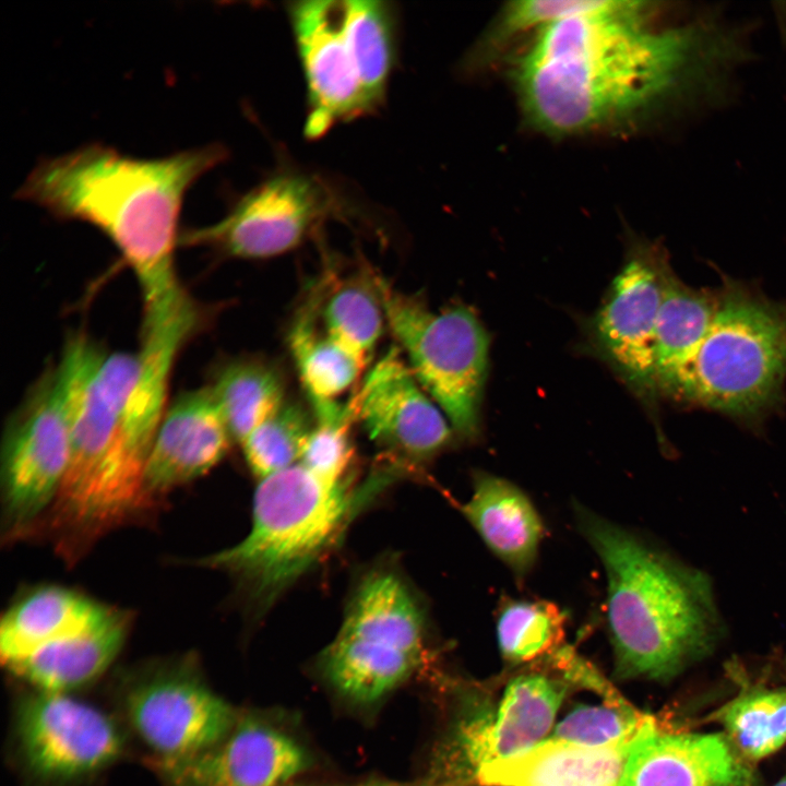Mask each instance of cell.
I'll return each instance as SVG.
<instances>
[{
	"label": "cell",
	"mask_w": 786,
	"mask_h": 786,
	"mask_svg": "<svg viewBox=\"0 0 786 786\" xmlns=\"http://www.w3.org/2000/svg\"><path fill=\"white\" fill-rule=\"evenodd\" d=\"M642 1H608L535 33L513 71L526 117L551 134L594 130L660 105L717 99L747 57L715 15L653 26Z\"/></svg>",
	"instance_id": "1"
},
{
	"label": "cell",
	"mask_w": 786,
	"mask_h": 786,
	"mask_svg": "<svg viewBox=\"0 0 786 786\" xmlns=\"http://www.w3.org/2000/svg\"><path fill=\"white\" fill-rule=\"evenodd\" d=\"M226 157L227 150L219 143L158 158H136L92 143L43 159L15 196L58 218L98 228L118 248L139 282L143 320L163 319L194 302L181 285L175 263L186 193Z\"/></svg>",
	"instance_id": "2"
},
{
	"label": "cell",
	"mask_w": 786,
	"mask_h": 786,
	"mask_svg": "<svg viewBox=\"0 0 786 786\" xmlns=\"http://www.w3.org/2000/svg\"><path fill=\"white\" fill-rule=\"evenodd\" d=\"M581 532L607 574V622L618 678L667 680L722 632L710 579L586 509Z\"/></svg>",
	"instance_id": "3"
},
{
	"label": "cell",
	"mask_w": 786,
	"mask_h": 786,
	"mask_svg": "<svg viewBox=\"0 0 786 786\" xmlns=\"http://www.w3.org/2000/svg\"><path fill=\"white\" fill-rule=\"evenodd\" d=\"M57 370L69 426V461L51 505L57 526L96 538L121 524L148 497L147 453L126 415L132 353L108 352L84 333L72 335Z\"/></svg>",
	"instance_id": "4"
},
{
	"label": "cell",
	"mask_w": 786,
	"mask_h": 786,
	"mask_svg": "<svg viewBox=\"0 0 786 786\" xmlns=\"http://www.w3.org/2000/svg\"><path fill=\"white\" fill-rule=\"evenodd\" d=\"M720 274L716 310L679 403L758 429L786 401V300Z\"/></svg>",
	"instance_id": "5"
},
{
	"label": "cell",
	"mask_w": 786,
	"mask_h": 786,
	"mask_svg": "<svg viewBox=\"0 0 786 786\" xmlns=\"http://www.w3.org/2000/svg\"><path fill=\"white\" fill-rule=\"evenodd\" d=\"M358 500L345 480L298 463L260 479L248 534L199 564L236 576L251 600L267 608L330 549Z\"/></svg>",
	"instance_id": "6"
},
{
	"label": "cell",
	"mask_w": 786,
	"mask_h": 786,
	"mask_svg": "<svg viewBox=\"0 0 786 786\" xmlns=\"http://www.w3.org/2000/svg\"><path fill=\"white\" fill-rule=\"evenodd\" d=\"M377 285L386 325L415 378L461 438H476L489 353L477 315L465 306L434 312L379 275Z\"/></svg>",
	"instance_id": "7"
},
{
	"label": "cell",
	"mask_w": 786,
	"mask_h": 786,
	"mask_svg": "<svg viewBox=\"0 0 786 786\" xmlns=\"http://www.w3.org/2000/svg\"><path fill=\"white\" fill-rule=\"evenodd\" d=\"M332 192L313 175L279 171L243 194L218 222L187 229L179 245L260 260L300 246L334 212Z\"/></svg>",
	"instance_id": "8"
},
{
	"label": "cell",
	"mask_w": 786,
	"mask_h": 786,
	"mask_svg": "<svg viewBox=\"0 0 786 786\" xmlns=\"http://www.w3.org/2000/svg\"><path fill=\"white\" fill-rule=\"evenodd\" d=\"M346 9V0L287 5L306 82L305 134L310 140L320 139L337 123L377 110L366 87L364 61Z\"/></svg>",
	"instance_id": "9"
},
{
	"label": "cell",
	"mask_w": 786,
	"mask_h": 786,
	"mask_svg": "<svg viewBox=\"0 0 786 786\" xmlns=\"http://www.w3.org/2000/svg\"><path fill=\"white\" fill-rule=\"evenodd\" d=\"M69 426L57 367L37 380L11 417L2 448V491L11 524L52 505L69 461Z\"/></svg>",
	"instance_id": "10"
},
{
	"label": "cell",
	"mask_w": 786,
	"mask_h": 786,
	"mask_svg": "<svg viewBox=\"0 0 786 786\" xmlns=\"http://www.w3.org/2000/svg\"><path fill=\"white\" fill-rule=\"evenodd\" d=\"M19 748L28 771L48 782H72L114 763L123 750L115 722L68 693L36 691L17 707Z\"/></svg>",
	"instance_id": "11"
},
{
	"label": "cell",
	"mask_w": 786,
	"mask_h": 786,
	"mask_svg": "<svg viewBox=\"0 0 786 786\" xmlns=\"http://www.w3.org/2000/svg\"><path fill=\"white\" fill-rule=\"evenodd\" d=\"M671 270L660 247L639 245L614 279L593 322L594 338L604 356L651 408L658 396L656 323Z\"/></svg>",
	"instance_id": "12"
},
{
	"label": "cell",
	"mask_w": 786,
	"mask_h": 786,
	"mask_svg": "<svg viewBox=\"0 0 786 786\" xmlns=\"http://www.w3.org/2000/svg\"><path fill=\"white\" fill-rule=\"evenodd\" d=\"M124 710L157 761L207 751L224 740L238 720L228 702L184 667L160 670L131 686Z\"/></svg>",
	"instance_id": "13"
},
{
	"label": "cell",
	"mask_w": 786,
	"mask_h": 786,
	"mask_svg": "<svg viewBox=\"0 0 786 786\" xmlns=\"http://www.w3.org/2000/svg\"><path fill=\"white\" fill-rule=\"evenodd\" d=\"M397 346L377 360L350 398L355 420L395 457L426 461L446 445L451 425Z\"/></svg>",
	"instance_id": "14"
},
{
	"label": "cell",
	"mask_w": 786,
	"mask_h": 786,
	"mask_svg": "<svg viewBox=\"0 0 786 786\" xmlns=\"http://www.w3.org/2000/svg\"><path fill=\"white\" fill-rule=\"evenodd\" d=\"M308 766L305 750L253 718H238L227 737L196 755L154 760L167 786H284Z\"/></svg>",
	"instance_id": "15"
},
{
	"label": "cell",
	"mask_w": 786,
	"mask_h": 786,
	"mask_svg": "<svg viewBox=\"0 0 786 786\" xmlns=\"http://www.w3.org/2000/svg\"><path fill=\"white\" fill-rule=\"evenodd\" d=\"M755 775L726 735L662 730L655 718L635 739L621 786H753Z\"/></svg>",
	"instance_id": "16"
},
{
	"label": "cell",
	"mask_w": 786,
	"mask_h": 786,
	"mask_svg": "<svg viewBox=\"0 0 786 786\" xmlns=\"http://www.w3.org/2000/svg\"><path fill=\"white\" fill-rule=\"evenodd\" d=\"M234 441L209 388L180 393L166 408L144 471L152 498L194 480L219 463Z\"/></svg>",
	"instance_id": "17"
},
{
	"label": "cell",
	"mask_w": 786,
	"mask_h": 786,
	"mask_svg": "<svg viewBox=\"0 0 786 786\" xmlns=\"http://www.w3.org/2000/svg\"><path fill=\"white\" fill-rule=\"evenodd\" d=\"M563 681L541 674L517 676L507 686L495 715L464 724L458 743L474 771L545 740L568 690Z\"/></svg>",
	"instance_id": "18"
},
{
	"label": "cell",
	"mask_w": 786,
	"mask_h": 786,
	"mask_svg": "<svg viewBox=\"0 0 786 786\" xmlns=\"http://www.w3.org/2000/svg\"><path fill=\"white\" fill-rule=\"evenodd\" d=\"M639 734L605 746L550 737L523 752L480 764L474 777L483 786H621Z\"/></svg>",
	"instance_id": "19"
},
{
	"label": "cell",
	"mask_w": 786,
	"mask_h": 786,
	"mask_svg": "<svg viewBox=\"0 0 786 786\" xmlns=\"http://www.w3.org/2000/svg\"><path fill=\"white\" fill-rule=\"evenodd\" d=\"M128 619L116 611L107 621L49 642L7 666L36 691L68 693L93 681L122 647Z\"/></svg>",
	"instance_id": "20"
},
{
	"label": "cell",
	"mask_w": 786,
	"mask_h": 786,
	"mask_svg": "<svg viewBox=\"0 0 786 786\" xmlns=\"http://www.w3.org/2000/svg\"><path fill=\"white\" fill-rule=\"evenodd\" d=\"M462 507L487 546L523 577L536 559L543 536L541 521L528 498L508 480L477 473L473 495Z\"/></svg>",
	"instance_id": "21"
},
{
	"label": "cell",
	"mask_w": 786,
	"mask_h": 786,
	"mask_svg": "<svg viewBox=\"0 0 786 786\" xmlns=\"http://www.w3.org/2000/svg\"><path fill=\"white\" fill-rule=\"evenodd\" d=\"M116 611L64 587H39L2 617L1 658L8 665L44 644L96 627Z\"/></svg>",
	"instance_id": "22"
},
{
	"label": "cell",
	"mask_w": 786,
	"mask_h": 786,
	"mask_svg": "<svg viewBox=\"0 0 786 786\" xmlns=\"http://www.w3.org/2000/svg\"><path fill=\"white\" fill-rule=\"evenodd\" d=\"M717 306V289L694 288L671 270L667 276L655 333L658 395L680 401L686 374Z\"/></svg>",
	"instance_id": "23"
},
{
	"label": "cell",
	"mask_w": 786,
	"mask_h": 786,
	"mask_svg": "<svg viewBox=\"0 0 786 786\" xmlns=\"http://www.w3.org/2000/svg\"><path fill=\"white\" fill-rule=\"evenodd\" d=\"M338 634L392 646L422 658L425 620L402 579L374 572L358 586Z\"/></svg>",
	"instance_id": "24"
},
{
	"label": "cell",
	"mask_w": 786,
	"mask_h": 786,
	"mask_svg": "<svg viewBox=\"0 0 786 786\" xmlns=\"http://www.w3.org/2000/svg\"><path fill=\"white\" fill-rule=\"evenodd\" d=\"M288 347L310 402L337 401L368 364L324 331L313 289L291 323Z\"/></svg>",
	"instance_id": "25"
},
{
	"label": "cell",
	"mask_w": 786,
	"mask_h": 786,
	"mask_svg": "<svg viewBox=\"0 0 786 786\" xmlns=\"http://www.w3.org/2000/svg\"><path fill=\"white\" fill-rule=\"evenodd\" d=\"M313 288L324 331L368 362L386 324L377 274L367 270L340 282L326 276Z\"/></svg>",
	"instance_id": "26"
},
{
	"label": "cell",
	"mask_w": 786,
	"mask_h": 786,
	"mask_svg": "<svg viewBox=\"0 0 786 786\" xmlns=\"http://www.w3.org/2000/svg\"><path fill=\"white\" fill-rule=\"evenodd\" d=\"M422 658L384 644L337 634L322 656L331 683L357 702H374L407 679Z\"/></svg>",
	"instance_id": "27"
},
{
	"label": "cell",
	"mask_w": 786,
	"mask_h": 786,
	"mask_svg": "<svg viewBox=\"0 0 786 786\" xmlns=\"http://www.w3.org/2000/svg\"><path fill=\"white\" fill-rule=\"evenodd\" d=\"M207 385L239 444L286 401L283 374L261 358L226 361Z\"/></svg>",
	"instance_id": "28"
},
{
	"label": "cell",
	"mask_w": 786,
	"mask_h": 786,
	"mask_svg": "<svg viewBox=\"0 0 786 786\" xmlns=\"http://www.w3.org/2000/svg\"><path fill=\"white\" fill-rule=\"evenodd\" d=\"M716 718L747 760H760L786 742V689H753L723 706Z\"/></svg>",
	"instance_id": "29"
},
{
	"label": "cell",
	"mask_w": 786,
	"mask_h": 786,
	"mask_svg": "<svg viewBox=\"0 0 786 786\" xmlns=\"http://www.w3.org/2000/svg\"><path fill=\"white\" fill-rule=\"evenodd\" d=\"M313 426L312 413L286 400L241 443L251 472L260 480L298 464Z\"/></svg>",
	"instance_id": "30"
},
{
	"label": "cell",
	"mask_w": 786,
	"mask_h": 786,
	"mask_svg": "<svg viewBox=\"0 0 786 786\" xmlns=\"http://www.w3.org/2000/svg\"><path fill=\"white\" fill-rule=\"evenodd\" d=\"M564 622V614L550 602H507L497 622L503 658L520 664L556 652L563 639Z\"/></svg>",
	"instance_id": "31"
},
{
	"label": "cell",
	"mask_w": 786,
	"mask_h": 786,
	"mask_svg": "<svg viewBox=\"0 0 786 786\" xmlns=\"http://www.w3.org/2000/svg\"><path fill=\"white\" fill-rule=\"evenodd\" d=\"M313 418L299 463L322 478L343 481L354 456L349 433L355 421L352 401L323 409Z\"/></svg>",
	"instance_id": "32"
},
{
	"label": "cell",
	"mask_w": 786,
	"mask_h": 786,
	"mask_svg": "<svg viewBox=\"0 0 786 786\" xmlns=\"http://www.w3.org/2000/svg\"><path fill=\"white\" fill-rule=\"evenodd\" d=\"M653 717L635 707L577 705L555 727L552 738L586 746H605L636 736Z\"/></svg>",
	"instance_id": "33"
},
{
	"label": "cell",
	"mask_w": 786,
	"mask_h": 786,
	"mask_svg": "<svg viewBox=\"0 0 786 786\" xmlns=\"http://www.w3.org/2000/svg\"><path fill=\"white\" fill-rule=\"evenodd\" d=\"M603 1L591 0H522L505 5L492 25L486 46L498 47L522 33L540 28L565 17L590 12Z\"/></svg>",
	"instance_id": "34"
},
{
	"label": "cell",
	"mask_w": 786,
	"mask_h": 786,
	"mask_svg": "<svg viewBox=\"0 0 786 786\" xmlns=\"http://www.w3.org/2000/svg\"><path fill=\"white\" fill-rule=\"evenodd\" d=\"M348 786H462L458 783L452 782V783H443V784H404V783H394V782H384V781H369L364 783H358L355 785H348Z\"/></svg>",
	"instance_id": "35"
},
{
	"label": "cell",
	"mask_w": 786,
	"mask_h": 786,
	"mask_svg": "<svg viewBox=\"0 0 786 786\" xmlns=\"http://www.w3.org/2000/svg\"><path fill=\"white\" fill-rule=\"evenodd\" d=\"M774 786H786V775Z\"/></svg>",
	"instance_id": "36"
},
{
	"label": "cell",
	"mask_w": 786,
	"mask_h": 786,
	"mask_svg": "<svg viewBox=\"0 0 786 786\" xmlns=\"http://www.w3.org/2000/svg\"><path fill=\"white\" fill-rule=\"evenodd\" d=\"M186 319H194V320H199V321H200V317L183 318V319H180V320H186ZM176 321H179V320H176ZM174 322H175V321H174ZM168 323H171V322H168ZM162 324H165V323H162ZM156 325H159V324H156ZM148 326H153V325H148ZM142 327H145V326H142Z\"/></svg>",
	"instance_id": "37"
}]
</instances>
